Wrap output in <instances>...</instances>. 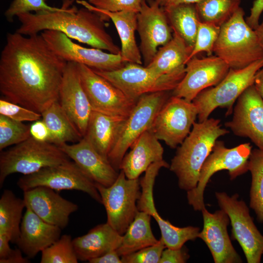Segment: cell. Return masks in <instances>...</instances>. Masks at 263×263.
Instances as JSON below:
<instances>
[{
  "label": "cell",
  "instance_id": "obj_1",
  "mask_svg": "<svg viewBox=\"0 0 263 263\" xmlns=\"http://www.w3.org/2000/svg\"><path fill=\"white\" fill-rule=\"evenodd\" d=\"M8 33L0 57V92L7 100L41 113L58 101L67 61L41 35Z\"/></svg>",
  "mask_w": 263,
  "mask_h": 263
},
{
  "label": "cell",
  "instance_id": "obj_2",
  "mask_svg": "<svg viewBox=\"0 0 263 263\" xmlns=\"http://www.w3.org/2000/svg\"><path fill=\"white\" fill-rule=\"evenodd\" d=\"M74 0H63L59 11L18 15L21 24L16 32L32 36L45 30L58 31L93 48L120 53L121 50L106 31V21L109 20L106 17L84 7L78 9L73 5Z\"/></svg>",
  "mask_w": 263,
  "mask_h": 263
},
{
  "label": "cell",
  "instance_id": "obj_3",
  "mask_svg": "<svg viewBox=\"0 0 263 263\" xmlns=\"http://www.w3.org/2000/svg\"><path fill=\"white\" fill-rule=\"evenodd\" d=\"M220 120L208 118L195 122L189 134L178 147L169 169L176 175L180 188L187 191L197 185L201 168L219 137L229 132Z\"/></svg>",
  "mask_w": 263,
  "mask_h": 263
},
{
  "label": "cell",
  "instance_id": "obj_4",
  "mask_svg": "<svg viewBox=\"0 0 263 263\" xmlns=\"http://www.w3.org/2000/svg\"><path fill=\"white\" fill-rule=\"evenodd\" d=\"M244 16L243 8L238 7L221 25L214 45L213 52L230 69H242L263 58V47Z\"/></svg>",
  "mask_w": 263,
  "mask_h": 263
},
{
  "label": "cell",
  "instance_id": "obj_5",
  "mask_svg": "<svg viewBox=\"0 0 263 263\" xmlns=\"http://www.w3.org/2000/svg\"><path fill=\"white\" fill-rule=\"evenodd\" d=\"M70 158L55 144L40 142L30 137L0 154V188L10 175H28L41 169L69 160Z\"/></svg>",
  "mask_w": 263,
  "mask_h": 263
},
{
  "label": "cell",
  "instance_id": "obj_6",
  "mask_svg": "<svg viewBox=\"0 0 263 263\" xmlns=\"http://www.w3.org/2000/svg\"><path fill=\"white\" fill-rule=\"evenodd\" d=\"M93 70L136 101L146 94L172 91L185 75V65L163 75L135 63H127L121 68L111 71Z\"/></svg>",
  "mask_w": 263,
  "mask_h": 263
},
{
  "label": "cell",
  "instance_id": "obj_7",
  "mask_svg": "<svg viewBox=\"0 0 263 263\" xmlns=\"http://www.w3.org/2000/svg\"><path fill=\"white\" fill-rule=\"evenodd\" d=\"M263 67V58L239 69H229L227 75L216 85L201 92L192 101L198 110V122L208 118L217 108H226V115L231 114L240 95L254 84L257 72Z\"/></svg>",
  "mask_w": 263,
  "mask_h": 263
},
{
  "label": "cell",
  "instance_id": "obj_8",
  "mask_svg": "<svg viewBox=\"0 0 263 263\" xmlns=\"http://www.w3.org/2000/svg\"><path fill=\"white\" fill-rule=\"evenodd\" d=\"M252 150L249 143L227 148L223 141H216L201 168L196 187L187 191L188 203L195 210L201 211L205 207L204 191L214 173L225 169L228 170L230 179L233 180L248 170V159Z\"/></svg>",
  "mask_w": 263,
  "mask_h": 263
},
{
  "label": "cell",
  "instance_id": "obj_9",
  "mask_svg": "<svg viewBox=\"0 0 263 263\" xmlns=\"http://www.w3.org/2000/svg\"><path fill=\"white\" fill-rule=\"evenodd\" d=\"M107 217V223L123 235L138 210L137 202L141 194L138 178L130 179L120 170L115 182L109 187L95 183Z\"/></svg>",
  "mask_w": 263,
  "mask_h": 263
},
{
  "label": "cell",
  "instance_id": "obj_10",
  "mask_svg": "<svg viewBox=\"0 0 263 263\" xmlns=\"http://www.w3.org/2000/svg\"><path fill=\"white\" fill-rule=\"evenodd\" d=\"M170 91L146 94L141 96L126 118L108 160L117 170L126 151L146 131L150 129L156 114L168 98Z\"/></svg>",
  "mask_w": 263,
  "mask_h": 263
},
{
  "label": "cell",
  "instance_id": "obj_11",
  "mask_svg": "<svg viewBox=\"0 0 263 263\" xmlns=\"http://www.w3.org/2000/svg\"><path fill=\"white\" fill-rule=\"evenodd\" d=\"M22 191L45 187L54 190H76L86 193L99 203L101 196L95 183L74 161L46 167L28 175H23L17 181Z\"/></svg>",
  "mask_w": 263,
  "mask_h": 263
},
{
  "label": "cell",
  "instance_id": "obj_12",
  "mask_svg": "<svg viewBox=\"0 0 263 263\" xmlns=\"http://www.w3.org/2000/svg\"><path fill=\"white\" fill-rule=\"evenodd\" d=\"M215 196L221 209L228 215L232 227V237L239 243L248 263H260L263 254V235L255 225L249 208L239 195L228 196L216 192Z\"/></svg>",
  "mask_w": 263,
  "mask_h": 263
},
{
  "label": "cell",
  "instance_id": "obj_13",
  "mask_svg": "<svg viewBox=\"0 0 263 263\" xmlns=\"http://www.w3.org/2000/svg\"><path fill=\"white\" fill-rule=\"evenodd\" d=\"M81 85L93 111L127 118L137 101L126 95L120 90L91 68L76 63Z\"/></svg>",
  "mask_w": 263,
  "mask_h": 263
},
{
  "label": "cell",
  "instance_id": "obj_14",
  "mask_svg": "<svg viewBox=\"0 0 263 263\" xmlns=\"http://www.w3.org/2000/svg\"><path fill=\"white\" fill-rule=\"evenodd\" d=\"M198 116L192 101L171 95L158 112L150 130L170 148H176L189 134Z\"/></svg>",
  "mask_w": 263,
  "mask_h": 263
},
{
  "label": "cell",
  "instance_id": "obj_15",
  "mask_svg": "<svg viewBox=\"0 0 263 263\" xmlns=\"http://www.w3.org/2000/svg\"><path fill=\"white\" fill-rule=\"evenodd\" d=\"M169 165L165 160L152 164L140 180L141 194L137 202L138 210L150 214L156 221L160 228L161 237L167 248L178 249L188 241H194L198 238L200 228L193 226L179 227L163 219L156 209L153 190L155 179L160 169L169 168Z\"/></svg>",
  "mask_w": 263,
  "mask_h": 263
},
{
  "label": "cell",
  "instance_id": "obj_16",
  "mask_svg": "<svg viewBox=\"0 0 263 263\" xmlns=\"http://www.w3.org/2000/svg\"><path fill=\"white\" fill-rule=\"evenodd\" d=\"M50 48L67 62L85 65L98 71H111L124 67L121 52L106 53L101 49L88 48L73 42L62 32L45 30L41 32Z\"/></svg>",
  "mask_w": 263,
  "mask_h": 263
},
{
  "label": "cell",
  "instance_id": "obj_17",
  "mask_svg": "<svg viewBox=\"0 0 263 263\" xmlns=\"http://www.w3.org/2000/svg\"><path fill=\"white\" fill-rule=\"evenodd\" d=\"M229 69L216 56L202 58L194 56L186 63L185 75L171 91V95L192 101L201 92L221 82Z\"/></svg>",
  "mask_w": 263,
  "mask_h": 263
},
{
  "label": "cell",
  "instance_id": "obj_18",
  "mask_svg": "<svg viewBox=\"0 0 263 263\" xmlns=\"http://www.w3.org/2000/svg\"><path fill=\"white\" fill-rule=\"evenodd\" d=\"M137 30L141 43L140 50L145 66L151 61L160 46L171 40L172 31L163 8L153 0H142L137 13Z\"/></svg>",
  "mask_w": 263,
  "mask_h": 263
},
{
  "label": "cell",
  "instance_id": "obj_19",
  "mask_svg": "<svg viewBox=\"0 0 263 263\" xmlns=\"http://www.w3.org/2000/svg\"><path fill=\"white\" fill-rule=\"evenodd\" d=\"M232 113L225 126L237 136L249 138L263 150V100L253 84L238 97Z\"/></svg>",
  "mask_w": 263,
  "mask_h": 263
},
{
  "label": "cell",
  "instance_id": "obj_20",
  "mask_svg": "<svg viewBox=\"0 0 263 263\" xmlns=\"http://www.w3.org/2000/svg\"><path fill=\"white\" fill-rule=\"evenodd\" d=\"M58 101L83 137L93 110L81 85L75 62H67L59 90Z\"/></svg>",
  "mask_w": 263,
  "mask_h": 263
},
{
  "label": "cell",
  "instance_id": "obj_21",
  "mask_svg": "<svg viewBox=\"0 0 263 263\" xmlns=\"http://www.w3.org/2000/svg\"><path fill=\"white\" fill-rule=\"evenodd\" d=\"M203 228L198 238L209 248L215 263H240L242 260L234 248L227 227L230 223L227 213L223 209L209 212L205 207L201 210Z\"/></svg>",
  "mask_w": 263,
  "mask_h": 263
},
{
  "label": "cell",
  "instance_id": "obj_22",
  "mask_svg": "<svg viewBox=\"0 0 263 263\" xmlns=\"http://www.w3.org/2000/svg\"><path fill=\"white\" fill-rule=\"evenodd\" d=\"M23 192L26 207L46 222L61 229L67 226L70 216L78 208L77 204L47 187H37Z\"/></svg>",
  "mask_w": 263,
  "mask_h": 263
},
{
  "label": "cell",
  "instance_id": "obj_23",
  "mask_svg": "<svg viewBox=\"0 0 263 263\" xmlns=\"http://www.w3.org/2000/svg\"><path fill=\"white\" fill-rule=\"evenodd\" d=\"M57 146L94 183L109 187L116 180L119 173L85 137L76 143Z\"/></svg>",
  "mask_w": 263,
  "mask_h": 263
},
{
  "label": "cell",
  "instance_id": "obj_24",
  "mask_svg": "<svg viewBox=\"0 0 263 263\" xmlns=\"http://www.w3.org/2000/svg\"><path fill=\"white\" fill-rule=\"evenodd\" d=\"M61 229L46 222L26 207L16 244L28 258H34L60 237Z\"/></svg>",
  "mask_w": 263,
  "mask_h": 263
},
{
  "label": "cell",
  "instance_id": "obj_25",
  "mask_svg": "<svg viewBox=\"0 0 263 263\" xmlns=\"http://www.w3.org/2000/svg\"><path fill=\"white\" fill-rule=\"evenodd\" d=\"M130 148L119 167L128 179L138 178L152 164L164 160V149L150 129L141 134Z\"/></svg>",
  "mask_w": 263,
  "mask_h": 263
},
{
  "label": "cell",
  "instance_id": "obj_26",
  "mask_svg": "<svg viewBox=\"0 0 263 263\" xmlns=\"http://www.w3.org/2000/svg\"><path fill=\"white\" fill-rule=\"evenodd\" d=\"M76 2L111 19L120 39L121 54L123 61L126 63L142 64L141 52L135 37V31L137 27V13L128 11L111 12L97 8L84 0H76Z\"/></svg>",
  "mask_w": 263,
  "mask_h": 263
},
{
  "label": "cell",
  "instance_id": "obj_27",
  "mask_svg": "<svg viewBox=\"0 0 263 263\" xmlns=\"http://www.w3.org/2000/svg\"><path fill=\"white\" fill-rule=\"evenodd\" d=\"M122 235L119 234L107 222L98 225L86 234L73 239L78 261H89L120 245Z\"/></svg>",
  "mask_w": 263,
  "mask_h": 263
},
{
  "label": "cell",
  "instance_id": "obj_28",
  "mask_svg": "<svg viewBox=\"0 0 263 263\" xmlns=\"http://www.w3.org/2000/svg\"><path fill=\"white\" fill-rule=\"evenodd\" d=\"M126 118L92 111L85 137L104 158L116 143Z\"/></svg>",
  "mask_w": 263,
  "mask_h": 263
},
{
  "label": "cell",
  "instance_id": "obj_29",
  "mask_svg": "<svg viewBox=\"0 0 263 263\" xmlns=\"http://www.w3.org/2000/svg\"><path fill=\"white\" fill-rule=\"evenodd\" d=\"M173 32L171 40L158 50L146 66L160 75L170 73L185 66L192 50L177 33Z\"/></svg>",
  "mask_w": 263,
  "mask_h": 263
},
{
  "label": "cell",
  "instance_id": "obj_30",
  "mask_svg": "<svg viewBox=\"0 0 263 263\" xmlns=\"http://www.w3.org/2000/svg\"><path fill=\"white\" fill-rule=\"evenodd\" d=\"M151 216L148 213L138 211L126 232L116 251L120 257L128 255L144 248L156 244L158 240L154 236L150 226Z\"/></svg>",
  "mask_w": 263,
  "mask_h": 263
},
{
  "label": "cell",
  "instance_id": "obj_31",
  "mask_svg": "<svg viewBox=\"0 0 263 263\" xmlns=\"http://www.w3.org/2000/svg\"><path fill=\"white\" fill-rule=\"evenodd\" d=\"M41 114L50 133V143L58 146L70 142H77L82 138L58 101L52 103Z\"/></svg>",
  "mask_w": 263,
  "mask_h": 263
},
{
  "label": "cell",
  "instance_id": "obj_32",
  "mask_svg": "<svg viewBox=\"0 0 263 263\" xmlns=\"http://www.w3.org/2000/svg\"><path fill=\"white\" fill-rule=\"evenodd\" d=\"M26 208L24 199L5 189L0 198V234L6 236L10 242L17 244L20 234L22 212Z\"/></svg>",
  "mask_w": 263,
  "mask_h": 263
},
{
  "label": "cell",
  "instance_id": "obj_33",
  "mask_svg": "<svg viewBox=\"0 0 263 263\" xmlns=\"http://www.w3.org/2000/svg\"><path fill=\"white\" fill-rule=\"evenodd\" d=\"M173 31L177 33L192 48L199 22L195 4H182L164 9Z\"/></svg>",
  "mask_w": 263,
  "mask_h": 263
},
{
  "label": "cell",
  "instance_id": "obj_34",
  "mask_svg": "<svg viewBox=\"0 0 263 263\" xmlns=\"http://www.w3.org/2000/svg\"><path fill=\"white\" fill-rule=\"evenodd\" d=\"M248 169L251 174L249 206L255 212L258 222L263 223V150H252Z\"/></svg>",
  "mask_w": 263,
  "mask_h": 263
},
{
  "label": "cell",
  "instance_id": "obj_35",
  "mask_svg": "<svg viewBox=\"0 0 263 263\" xmlns=\"http://www.w3.org/2000/svg\"><path fill=\"white\" fill-rule=\"evenodd\" d=\"M241 0H200L195 3L202 22L221 26L239 7Z\"/></svg>",
  "mask_w": 263,
  "mask_h": 263
},
{
  "label": "cell",
  "instance_id": "obj_36",
  "mask_svg": "<svg viewBox=\"0 0 263 263\" xmlns=\"http://www.w3.org/2000/svg\"><path fill=\"white\" fill-rule=\"evenodd\" d=\"M41 263H77L71 235L64 234L41 252Z\"/></svg>",
  "mask_w": 263,
  "mask_h": 263
},
{
  "label": "cell",
  "instance_id": "obj_37",
  "mask_svg": "<svg viewBox=\"0 0 263 263\" xmlns=\"http://www.w3.org/2000/svg\"><path fill=\"white\" fill-rule=\"evenodd\" d=\"M31 137L30 125L0 114V150Z\"/></svg>",
  "mask_w": 263,
  "mask_h": 263
},
{
  "label": "cell",
  "instance_id": "obj_38",
  "mask_svg": "<svg viewBox=\"0 0 263 263\" xmlns=\"http://www.w3.org/2000/svg\"><path fill=\"white\" fill-rule=\"evenodd\" d=\"M220 31V26L213 23L200 21L194 45L188 61L198 54L203 52H206L208 56H211Z\"/></svg>",
  "mask_w": 263,
  "mask_h": 263
},
{
  "label": "cell",
  "instance_id": "obj_39",
  "mask_svg": "<svg viewBox=\"0 0 263 263\" xmlns=\"http://www.w3.org/2000/svg\"><path fill=\"white\" fill-rule=\"evenodd\" d=\"M61 9L48 5L46 0H14L4 13V15L9 22L18 15L34 11H57Z\"/></svg>",
  "mask_w": 263,
  "mask_h": 263
},
{
  "label": "cell",
  "instance_id": "obj_40",
  "mask_svg": "<svg viewBox=\"0 0 263 263\" xmlns=\"http://www.w3.org/2000/svg\"><path fill=\"white\" fill-rule=\"evenodd\" d=\"M166 246L160 238L153 245L121 257L122 263H159L162 252Z\"/></svg>",
  "mask_w": 263,
  "mask_h": 263
},
{
  "label": "cell",
  "instance_id": "obj_41",
  "mask_svg": "<svg viewBox=\"0 0 263 263\" xmlns=\"http://www.w3.org/2000/svg\"><path fill=\"white\" fill-rule=\"evenodd\" d=\"M0 114L15 121L34 122L41 119V114L8 100L0 99Z\"/></svg>",
  "mask_w": 263,
  "mask_h": 263
},
{
  "label": "cell",
  "instance_id": "obj_42",
  "mask_svg": "<svg viewBox=\"0 0 263 263\" xmlns=\"http://www.w3.org/2000/svg\"><path fill=\"white\" fill-rule=\"evenodd\" d=\"M95 7L111 12H139L142 0H88Z\"/></svg>",
  "mask_w": 263,
  "mask_h": 263
},
{
  "label": "cell",
  "instance_id": "obj_43",
  "mask_svg": "<svg viewBox=\"0 0 263 263\" xmlns=\"http://www.w3.org/2000/svg\"><path fill=\"white\" fill-rule=\"evenodd\" d=\"M189 258L188 250L184 246L178 249L166 247L162 252L159 263H184Z\"/></svg>",
  "mask_w": 263,
  "mask_h": 263
},
{
  "label": "cell",
  "instance_id": "obj_44",
  "mask_svg": "<svg viewBox=\"0 0 263 263\" xmlns=\"http://www.w3.org/2000/svg\"><path fill=\"white\" fill-rule=\"evenodd\" d=\"M30 134L31 136L37 141L50 143V132L42 119L30 125Z\"/></svg>",
  "mask_w": 263,
  "mask_h": 263
},
{
  "label": "cell",
  "instance_id": "obj_45",
  "mask_svg": "<svg viewBox=\"0 0 263 263\" xmlns=\"http://www.w3.org/2000/svg\"><path fill=\"white\" fill-rule=\"evenodd\" d=\"M263 12V0H255L250 9V13L245 19L248 25L255 30L259 25V19Z\"/></svg>",
  "mask_w": 263,
  "mask_h": 263
},
{
  "label": "cell",
  "instance_id": "obj_46",
  "mask_svg": "<svg viewBox=\"0 0 263 263\" xmlns=\"http://www.w3.org/2000/svg\"><path fill=\"white\" fill-rule=\"evenodd\" d=\"M22 252L19 248L17 249L11 248L5 256L0 259V263H29L28 258L23 257Z\"/></svg>",
  "mask_w": 263,
  "mask_h": 263
},
{
  "label": "cell",
  "instance_id": "obj_47",
  "mask_svg": "<svg viewBox=\"0 0 263 263\" xmlns=\"http://www.w3.org/2000/svg\"><path fill=\"white\" fill-rule=\"evenodd\" d=\"M116 250L111 251L99 257L90 260V263H122Z\"/></svg>",
  "mask_w": 263,
  "mask_h": 263
},
{
  "label": "cell",
  "instance_id": "obj_48",
  "mask_svg": "<svg viewBox=\"0 0 263 263\" xmlns=\"http://www.w3.org/2000/svg\"><path fill=\"white\" fill-rule=\"evenodd\" d=\"M164 9L182 4H195L200 0H153Z\"/></svg>",
  "mask_w": 263,
  "mask_h": 263
},
{
  "label": "cell",
  "instance_id": "obj_49",
  "mask_svg": "<svg viewBox=\"0 0 263 263\" xmlns=\"http://www.w3.org/2000/svg\"><path fill=\"white\" fill-rule=\"evenodd\" d=\"M255 89L263 100V67L256 74L254 84Z\"/></svg>",
  "mask_w": 263,
  "mask_h": 263
},
{
  "label": "cell",
  "instance_id": "obj_50",
  "mask_svg": "<svg viewBox=\"0 0 263 263\" xmlns=\"http://www.w3.org/2000/svg\"><path fill=\"white\" fill-rule=\"evenodd\" d=\"M259 40L263 47V20L255 30Z\"/></svg>",
  "mask_w": 263,
  "mask_h": 263
}]
</instances>
